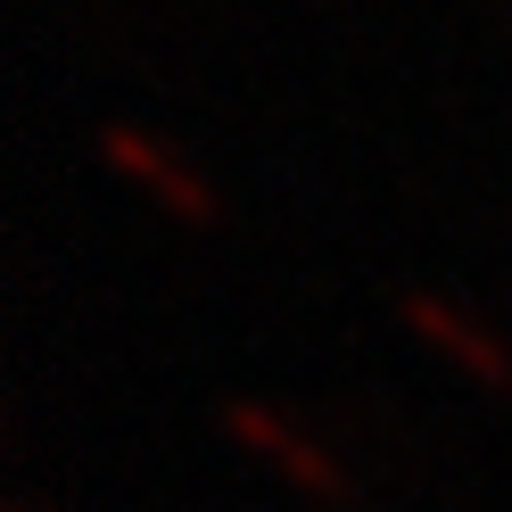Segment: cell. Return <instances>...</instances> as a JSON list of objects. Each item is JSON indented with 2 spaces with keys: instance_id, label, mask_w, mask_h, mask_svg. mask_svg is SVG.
Returning <instances> with one entry per match:
<instances>
[{
  "instance_id": "cell-3",
  "label": "cell",
  "mask_w": 512,
  "mask_h": 512,
  "mask_svg": "<svg viewBox=\"0 0 512 512\" xmlns=\"http://www.w3.org/2000/svg\"><path fill=\"white\" fill-rule=\"evenodd\" d=\"M397 323L422 339L430 356H446L463 380H479L488 397H504V405H512V347H504L488 323H479L471 306L438 298V290H405V298H397Z\"/></svg>"
},
{
  "instance_id": "cell-1",
  "label": "cell",
  "mask_w": 512,
  "mask_h": 512,
  "mask_svg": "<svg viewBox=\"0 0 512 512\" xmlns=\"http://www.w3.org/2000/svg\"><path fill=\"white\" fill-rule=\"evenodd\" d=\"M215 422H223V438H232V446H248V455L265 463V471H281V479H290L298 496H323V504H347V496H356L347 463H339L314 430H298L281 405H265V397H223V413H215Z\"/></svg>"
},
{
  "instance_id": "cell-2",
  "label": "cell",
  "mask_w": 512,
  "mask_h": 512,
  "mask_svg": "<svg viewBox=\"0 0 512 512\" xmlns=\"http://www.w3.org/2000/svg\"><path fill=\"white\" fill-rule=\"evenodd\" d=\"M100 166H108L116 182H133L149 207H166L174 223H199V232H207V223L223 215L215 182L190 166L182 149H166L149 124H133V116H108V124H100Z\"/></svg>"
},
{
  "instance_id": "cell-4",
  "label": "cell",
  "mask_w": 512,
  "mask_h": 512,
  "mask_svg": "<svg viewBox=\"0 0 512 512\" xmlns=\"http://www.w3.org/2000/svg\"><path fill=\"white\" fill-rule=\"evenodd\" d=\"M0 512H42V504H25V496H9V504H0Z\"/></svg>"
}]
</instances>
